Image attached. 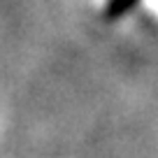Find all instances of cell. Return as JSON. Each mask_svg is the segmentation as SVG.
I'll return each mask as SVG.
<instances>
[{
	"label": "cell",
	"instance_id": "obj_1",
	"mask_svg": "<svg viewBox=\"0 0 158 158\" xmlns=\"http://www.w3.org/2000/svg\"><path fill=\"white\" fill-rule=\"evenodd\" d=\"M137 2L139 0H107V2H105V10H102V16L107 21H116L123 14H128Z\"/></svg>",
	"mask_w": 158,
	"mask_h": 158
}]
</instances>
